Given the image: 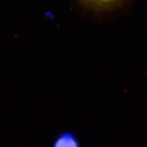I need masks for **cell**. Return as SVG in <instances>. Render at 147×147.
I'll use <instances>...</instances> for the list:
<instances>
[{
  "label": "cell",
  "instance_id": "6da1fadb",
  "mask_svg": "<svg viewBox=\"0 0 147 147\" xmlns=\"http://www.w3.org/2000/svg\"><path fill=\"white\" fill-rule=\"evenodd\" d=\"M82 4L95 11H104L114 8L123 0H80Z\"/></svg>",
  "mask_w": 147,
  "mask_h": 147
},
{
  "label": "cell",
  "instance_id": "7a4b0ae2",
  "mask_svg": "<svg viewBox=\"0 0 147 147\" xmlns=\"http://www.w3.org/2000/svg\"><path fill=\"white\" fill-rule=\"evenodd\" d=\"M53 147H80V144L72 132L64 131L57 138Z\"/></svg>",
  "mask_w": 147,
  "mask_h": 147
}]
</instances>
